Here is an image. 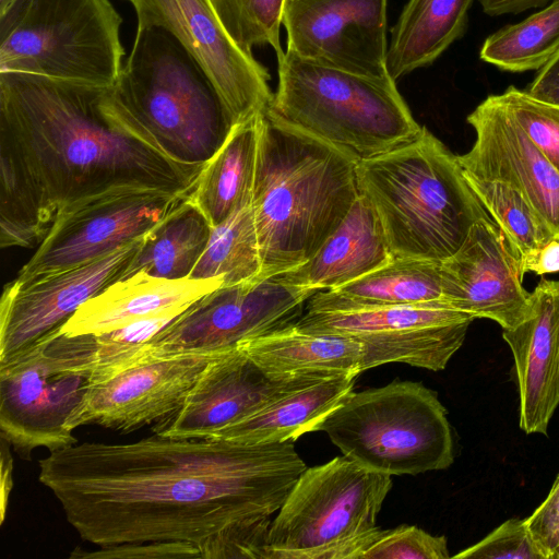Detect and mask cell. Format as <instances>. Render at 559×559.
I'll return each mask as SVG.
<instances>
[{
	"instance_id": "26",
	"label": "cell",
	"mask_w": 559,
	"mask_h": 559,
	"mask_svg": "<svg viewBox=\"0 0 559 559\" xmlns=\"http://www.w3.org/2000/svg\"><path fill=\"white\" fill-rule=\"evenodd\" d=\"M475 0H409L391 29L386 68L393 81L435 62L467 27Z\"/></svg>"
},
{
	"instance_id": "12",
	"label": "cell",
	"mask_w": 559,
	"mask_h": 559,
	"mask_svg": "<svg viewBox=\"0 0 559 559\" xmlns=\"http://www.w3.org/2000/svg\"><path fill=\"white\" fill-rule=\"evenodd\" d=\"M138 27L165 28L197 59L221 95L234 126L267 110L270 73L233 39L211 0H124Z\"/></svg>"
},
{
	"instance_id": "5",
	"label": "cell",
	"mask_w": 559,
	"mask_h": 559,
	"mask_svg": "<svg viewBox=\"0 0 559 559\" xmlns=\"http://www.w3.org/2000/svg\"><path fill=\"white\" fill-rule=\"evenodd\" d=\"M359 192L374 206L393 258L442 262L489 216L457 155L426 127L412 142L357 163Z\"/></svg>"
},
{
	"instance_id": "19",
	"label": "cell",
	"mask_w": 559,
	"mask_h": 559,
	"mask_svg": "<svg viewBox=\"0 0 559 559\" xmlns=\"http://www.w3.org/2000/svg\"><path fill=\"white\" fill-rule=\"evenodd\" d=\"M476 133L457 155L462 170L518 188L559 240V170L519 127L498 94L487 96L466 118Z\"/></svg>"
},
{
	"instance_id": "27",
	"label": "cell",
	"mask_w": 559,
	"mask_h": 559,
	"mask_svg": "<svg viewBox=\"0 0 559 559\" xmlns=\"http://www.w3.org/2000/svg\"><path fill=\"white\" fill-rule=\"evenodd\" d=\"M260 115L234 126L224 144L203 165L189 195L212 227L251 205Z\"/></svg>"
},
{
	"instance_id": "29",
	"label": "cell",
	"mask_w": 559,
	"mask_h": 559,
	"mask_svg": "<svg viewBox=\"0 0 559 559\" xmlns=\"http://www.w3.org/2000/svg\"><path fill=\"white\" fill-rule=\"evenodd\" d=\"M474 319L440 300L350 311H306L295 325L311 333L357 337L466 321L473 322Z\"/></svg>"
},
{
	"instance_id": "7",
	"label": "cell",
	"mask_w": 559,
	"mask_h": 559,
	"mask_svg": "<svg viewBox=\"0 0 559 559\" xmlns=\"http://www.w3.org/2000/svg\"><path fill=\"white\" fill-rule=\"evenodd\" d=\"M122 19L110 0H13L0 11V72L112 85Z\"/></svg>"
},
{
	"instance_id": "37",
	"label": "cell",
	"mask_w": 559,
	"mask_h": 559,
	"mask_svg": "<svg viewBox=\"0 0 559 559\" xmlns=\"http://www.w3.org/2000/svg\"><path fill=\"white\" fill-rule=\"evenodd\" d=\"M271 515L234 524L199 545L203 559H266Z\"/></svg>"
},
{
	"instance_id": "39",
	"label": "cell",
	"mask_w": 559,
	"mask_h": 559,
	"mask_svg": "<svg viewBox=\"0 0 559 559\" xmlns=\"http://www.w3.org/2000/svg\"><path fill=\"white\" fill-rule=\"evenodd\" d=\"M70 558L76 559H159L201 558L197 545L189 542L128 543L100 547L99 550L75 549Z\"/></svg>"
},
{
	"instance_id": "21",
	"label": "cell",
	"mask_w": 559,
	"mask_h": 559,
	"mask_svg": "<svg viewBox=\"0 0 559 559\" xmlns=\"http://www.w3.org/2000/svg\"><path fill=\"white\" fill-rule=\"evenodd\" d=\"M223 284L219 277L167 280L140 272L82 304L61 329L69 335L108 333L145 318L185 311Z\"/></svg>"
},
{
	"instance_id": "38",
	"label": "cell",
	"mask_w": 559,
	"mask_h": 559,
	"mask_svg": "<svg viewBox=\"0 0 559 559\" xmlns=\"http://www.w3.org/2000/svg\"><path fill=\"white\" fill-rule=\"evenodd\" d=\"M460 559H544L530 534L525 519H509L476 544L461 550Z\"/></svg>"
},
{
	"instance_id": "20",
	"label": "cell",
	"mask_w": 559,
	"mask_h": 559,
	"mask_svg": "<svg viewBox=\"0 0 559 559\" xmlns=\"http://www.w3.org/2000/svg\"><path fill=\"white\" fill-rule=\"evenodd\" d=\"M531 312L502 330L518 380L520 428L547 436L559 406V281L542 280L531 293Z\"/></svg>"
},
{
	"instance_id": "33",
	"label": "cell",
	"mask_w": 559,
	"mask_h": 559,
	"mask_svg": "<svg viewBox=\"0 0 559 559\" xmlns=\"http://www.w3.org/2000/svg\"><path fill=\"white\" fill-rule=\"evenodd\" d=\"M229 35L246 52L257 46H271L276 56L285 0H211Z\"/></svg>"
},
{
	"instance_id": "11",
	"label": "cell",
	"mask_w": 559,
	"mask_h": 559,
	"mask_svg": "<svg viewBox=\"0 0 559 559\" xmlns=\"http://www.w3.org/2000/svg\"><path fill=\"white\" fill-rule=\"evenodd\" d=\"M314 294L281 274L221 286L191 304L147 347L154 356L227 352L296 323Z\"/></svg>"
},
{
	"instance_id": "31",
	"label": "cell",
	"mask_w": 559,
	"mask_h": 559,
	"mask_svg": "<svg viewBox=\"0 0 559 559\" xmlns=\"http://www.w3.org/2000/svg\"><path fill=\"white\" fill-rule=\"evenodd\" d=\"M261 266L254 215L248 205L212 227L190 278L219 277L223 286H231L259 278Z\"/></svg>"
},
{
	"instance_id": "28",
	"label": "cell",
	"mask_w": 559,
	"mask_h": 559,
	"mask_svg": "<svg viewBox=\"0 0 559 559\" xmlns=\"http://www.w3.org/2000/svg\"><path fill=\"white\" fill-rule=\"evenodd\" d=\"M212 225L188 197L147 231L121 278L143 272L167 280L190 278Z\"/></svg>"
},
{
	"instance_id": "2",
	"label": "cell",
	"mask_w": 559,
	"mask_h": 559,
	"mask_svg": "<svg viewBox=\"0 0 559 559\" xmlns=\"http://www.w3.org/2000/svg\"><path fill=\"white\" fill-rule=\"evenodd\" d=\"M106 87L0 72V245H39L63 212L133 190L190 194L179 164L106 104Z\"/></svg>"
},
{
	"instance_id": "16",
	"label": "cell",
	"mask_w": 559,
	"mask_h": 559,
	"mask_svg": "<svg viewBox=\"0 0 559 559\" xmlns=\"http://www.w3.org/2000/svg\"><path fill=\"white\" fill-rule=\"evenodd\" d=\"M513 243L490 216L471 227L464 242L441 262L442 300L473 318L513 329L531 312V293Z\"/></svg>"
},
{
	"instance_id": "22",
	"label": "cell",
	"mask_w": 559,
	"mask_h": 559,
	"mask_svg": "<svg viewBox=\"0 0 559 559\" xmlns=\"http://www.w3.org/2000/svg\"><path fill=\"white\" fill-rule=\"evenodd\" d=\"M393 259L380 217L359 193L346 217L304 264L285 272L289 284L317 293L350 283Z\"/></svg>"
},
{
	"instance_id": "9",
	"label": "cell",
	"mask_w": 559,
	"mask_h": 559,
	"mask_svg": "<svg viewBox=\"0 0 559 559\" xmlns=\"http://www.w3.org/2000/svg\"><path fill=\"white\" fill-rule=\"evenodd\" d=\"M61 328L0 362L1 436L24 460L78 443L67 424L92 385L97 342Z\"/></svg>"
},
{
	"instance_id": "14",
	"label": "cell",
	"mask_w": 559,
	"mask_h": 559,
	"mask_svg": "<svg viewBox=\"0 0 559 559\" xmlns=\"http://www.w3.org/2000/svg\"><path fill=\"white\" fill-rule=\"evenodd\" d=\"M223 353V352H222ZM221 353L154 356L147 345L130 361L95 379L70 417L85 425L130 432L176 411L211 359Z\"/></svg>"
},
{
	"instance_id": "41",
	"label": "cell",
	"mask_w": 559,
	"mask_h": 559,
	"mask_svg": "<svg viewBox=\"0 0 559 559\" xmlns=\"http://www.w3.org/2000/svg\"><path fill=\"white\" fill-rule=\"evenodd\" d=\"M485 14L500 16L519 14L530 9L540 8L554 0H478Z\"/></svg>"
},
{
	"instance_id": "24",
	"label": "cell",
	"mask_w": 559,
	"mask_h": 559,
	"mask_svg": "<svg viewBox=\"0 0 559 559\" xmlns=\"http://www.w3.org/2000/svg\"><path fill=\"white\" fill-rule=\"evenodd\" d=\"M237 347L272 377H357L361 372L362 344L357 338L306 332L295 323L245 341Z\"/></svg>"
},
{
	"instance_id": "43",
	"label": "cell",
	"mask_w": 559,
	"mask_h": 559,
	"mask_svg": "<svg viewBox=\"0 0 559 559\" xmlns=\"http://www.w3.org/2000/svg\"><path fill=\"white\" fill-rule=\"evenodd\" d=\"M10 442L1 436V504H0V518L3 523L5 518L7 506L9 502V496L12 489V469L13 461L10 454Z\"/></svg>"
},
{
	"instance_id": "15",
	"label": "cell",
	"mask_w": 559,
	"mask_h": 559,
	"mask_svg": "<svg viewBox=\"0 0 559 559\" xmlns=\"http://www.w3.org/2000/svg\"><path fill=\"white\" fill-rule=\"evenodd\" d=\"M388 0H285L287 50L343 71L391 78Z\"/></svg>"
},
{
	"instance_id": "40",
	"label": "cell",
	"mask_w": 559,
	"mask_h": 559,
	"mask_svg": "<svg viewBox=\"0 0 559 559\" xmlns=\"http://www.w3.org/2000/svg\"><path fill=\"white\" fill-rule=\"evenodd\" d=\"M525 521L544 559H559V474L545 500Z\"/></svg>"
},
{
	"instance_id": "44",
	"label": "cell",
	"mask_w": 559,
	"mask_h": 559,
	"mask_svg": "<svg viewBox=\"0 0 559 559\" xmlns=\"http://www.w3.org/2000/svg\"><path fill=\"white\" fill-rule=\"evenodd\" d=\"M536 275L559 272V240L552 239L538 252L536 259L528 269Z\"/></svg>"
},
{
	"instance_id": "1",
	"label": "cell",
	"mask_w": 559,
	"mask_h": 559,
	"mask_svg": "<svg viewBox=\"0 0 559 559\" xmlns=\"http://www.w3.org/2000/svg\"><path fill=\"white\" fill-rule=\"evenodd\" d=\"M39 481L99 547L189 542L277 512L307 468L294 441L243 444L154 435L75 443L39 460Z\"/></svg>"
},
{
	"instance_id": "30",
	"label": "cell",
	"mask_w": 559,
	"mask_h": 559,
	"mask_svg": "<svg viewBox=\"0 0 559 559\" xmlns=\"http://www.w3.org/2000/svg\"><path fill=\"white\" fill-rule=\"evenodd\" d=\"M559 51V0L489 35L479 58L507 72L543 68Z\"/></svg>"
},
{
	"instance_id": "18",
	"label": "cell",
	"mask_w": 559,
	"mask_h": 559,
	"mask_svg": "<svg viewBox=\"0 0 559 559\" xmlns=\"http://www.w3.org/2000/svg\"><path fill=\"white\" fill-rule=\"evenodd\" d=\"M324 378L329 377H272L236 347L211 359L182 404L152 430L166 438L207 439L281 395Z\"/></svg>"
},
{
	"instance_id": "8",
	"label": "cell",
	"mask_w": 559,
	"mask_h": 559,
	"mask_svg": "<svg viewBox=\"0 0 559 559\" xmlns=\"http://www.w3.org/2000/svg\"><path fill=\"white\" fill-rule=\"evenodd\" d=\"M318 430L344 456L391 476L445 469L454 460L447 409L436 391L417 382L352 392Z\"/></svg>"
},
{
	"instance_id": "25",
	"label": "cell",
	"mask_w": 559,
	"mask_h": 559,
	"mask_svg": "<svg viewBox=\"0 0 559 559\" xmlns=\"http://www.w3.org/2000/svg\"><path fill=\"white\" fill-rule=\"evenodd\" d=\"M440 300L441 262L393 258L350 283L317 292L309 298L307 311H350Z\"/></svg>"
},
{
	"instance_id": "10",
	"label": "cell",
	"mask_w": 559,
	"mask_h": 559,
	"mask_svg": "<svg viewBox=\"0 0 559 559\" xmlns=\"http://www.w3.org/2000/svg\"><path fill=\"white\" fill-rule=\"evenodd\" d=\"M391 475L346 456L306 468L272 521L266 559H340L377 527Z\"/></svg>"
},
{
	"instance_id": "34",
	"label": "cell",
	"mask_w": 559,
	"mask_h": 559,
	"mask_svg": "<svg viewBox=\"0 0 559 559\" xmlns=\"http://www.w3.org/2000/svg\"><path fill=\"white\" fill-rule=\"evenodd\" d=\"M445 536L431 535L415 525L392 530L377 526L352 542L341 559H448Z\"/></svg>"
},
{
	"instance_id": "23",
	"label": "cell",
	"mask_w": 559,
	"mask_h": 559,
	"mask_svg": "<svg viewBox=\"0 0 559 559\" xmlns=\"http://www.w3.org/2000/svg\"><path fill=\"white\" fill-rule=\"evenodd\" d=\"M355 378L329 377L295 389L210 438L243 444L295 441L304 433L318 430L325 417L353 392Z\"/></svg>"
},
{
	"instance_id": "46",
	"label": "cell",
	"mask_w": 559,
	"mask_h": 559,
	"mask_svg": "<svg viewBox=\"0 0 559 559\" xmlns=\"http://www.w3.org/2000/svg\"><path fill=\"white\" fill-rule=\"evenodd\" d=\"M12 2L13 0H0V11L8 8Z\"/></svg>"
},
{
	"instance_id": "42",
	"label": "cell",
	"mask_w": 559,
	"mask_h": 559,
	"mask_svg": "<svg viewBox=\"0 0 559 559\" xmlns=\"http://www.w3.org/2000/svg\"><path fill=\"white\" fill-rule=\"evenodd\" d=\"M554 88H559V51L537 71L525 91L535 96Z\"/></svg>"
},
{
	"instance_id": "36",
	"label": "cell",
	"mask_w": 559,
	"mask_h": 559,
	"mask_svg": "<svg viewBox=\"0 0 559 559\" xmlns=\"http://www.w3.org/2000/svg\"><path fill=\"white\" fill-rule=\"evenodd\" d=\"M181 312H165L96 335V365L92 381L130 361Z\"/></svg>"
},
{
	"instance_id": "13",
	"label": "cell",
	"mask_w": 559,
	"mask_h": 559,
	"mask_svg": "<svg viewBox=\"0 0 559 559\" xmlns=\"http://www.w3.org/2000/svg\"><path fill=\"white\" fill-rule=\"evenodd\" d=\"M189 195L133 190L70 209L55 219L14 281L71 269L142 238Z\"/></svg>"
},
{
	"instance_id": "4",
	"label": "cell",
	"mask_w": 559,
	"mask_h": 559,
	"mask_svg": "<svg viewBox=\"0 0 559 559\" xmlns=\"http://www.w3.org/2000/svg\"><path fill=\"white\" fill-rule=\"evenodd\" d=\"M104 98L169 158L188 166H203L234 128L204 69L157 26L136 27L131 52Z\"/></svg>"
},
{
	"instance_id": "3",
	"label": "cell",
	"mask_w": 559,
	"mask_h": 559,
	"mask_svg": "<svg viewBox=\"0 0 559 559\" xmlns=\"http://www.w3.org/2000/svg\"><path fill=\"white\" fill-rule=\"evenodd\" d=\"M356 170L357 162L333 146L260 115L251 199L259 278L296 269L317 252L360 193Z\"/></svg>"
},
{
	"instance_id": "17",
	"label": "cell",
	"mask_w": 559,
	"mask_h": 559,
	"mask_svg": "<svg viewBox=\"0 0 559 559\" xmlns=\"http://www.w3.org/2000/svg\"><path fill=\"white\" fill-rule=\"evenodd\" d=\"M142 238L87 263L7 284L0 304V362L62 326L82 304L120 280Z\"/></svg>"
},
{
	"instance_id": "45",
	"label": "cell",
	"mask_w": 559,
	"mask_h": 559,
	"mask_svg": "<svg viewBox=\"0 0 559 559\" xmlns=\"http://www.w3.org/2000/svg\"><path fill=\"white\" fill-rule=\"evenodd\" d=\"M534 97L542 99L557 108H559V88H554L542 94L535 95Z\"/></svg>"
},
{
	"instance_id": "35",
	"label": "cell",
	"mask_w": 559,
	"mask_h": 559,
	"mask_svg": "<svg viewBox=\"0 0 559 559\" xmlns=\"http://www.w3.org/2000/svg\"><path fill=\"white\" fill-rule=\"evenodd\" d=\"M498 97L533 144L559 170V108L513 85Z\"/></svg>"
},
{
	"instance_id": "32",
	"label": "cell",
	"mask_w": 559,
	"mask_h": 559,
	"mask_svg": "<svg viewBox=\"0 0 559 559\" xmlns=\"http://www.w3.org/2000/svg\"><path fill=\"white\" fill-rule=\"evenodd\" d=\"M463 174L490 218L520 253L524 272H528L540 249L555 239L554 234L514 186Z\"/></svg>"
},
{
	"instance_id": "6",
	"label": "cell",
	"mask_w": 559,
	"mask_h": 559,
	"mask_svg": "<svg viewBox=\"0 0 559 559\" xmlns=\"http://www.w3.org/2000/svg\"><path fill=\"white\" fill-rule=\"evenodd\" d=\"M277 63L278 85L266 112L357 163L407 144L421 131L391 78L343 71L287 49Z\"/></svg>"
}]
</instances>
